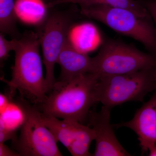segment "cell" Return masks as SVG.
Here are the masks:
<instances>
[{
  "label": "cell",
  "mask_w": 156,
  "mask_h": 156,
  "mask_svg": "<svg viewBox=\"0 0 156 156\" xmlns=\"http://www.w3.org/2000/svg\"><path fill=\"white\" fill-rule=\"evenodd\" d=\"M40 43L37 34L29 31L18 39L12 79L4 81L10 89V95L18 91L35 105L41 104L47 98L48 89L43 75L39 53Z\"/></svg>",
  "instance_id": "obj_2"
},
{
  "label": "cell",
  "mask_w": 156,
  "mask_h": 156,
  "mask_svg": "<svg viewBox=\"0 0 156 156\" xmlns=\"http://www.w3.org/2000/svg\"><path fill=\"white\" fill-rule=\"evenodd\" d=\"M95 138L93 128L82 124L76 138L67 150L73 156H92L89 153V147Z\"/></svg>",
  "instance_id": "obj_14"
},
{
  "label": "cell",
  "mask_w": 156,
  "mask_h": 156,
  "mask_svg": "<svg viewBox=\"0 0 156 156\" xmlns=\"http://www.w3.org/2000/svg\"><path fill=\"white\" fill-rule=\"evenodd\" d=\"M139 1L147 10L156 26V0Z\"/></svg>",
  "instance_id": "obj_17"
},
{
  "label": "cell",
  "mask_w": 156,
  "mask_h": 156,
  "mask_svg": "<svg viewBox=\"0 0 156 156\" xmlns=\"http://www.w3.org/2000/svg\"><path fill=\"white\" fill-rule=\"evenodd\" d=\"M9 102L8 98L6 97L5 95L1 94V111H3L4 109L7 107V104Z\"/></svg>",
  "instance_id": "obj_20"
},
{
  "label": "cell",
  "mask_w": 156,
  "mask_h": 156,
  "mask_svg": "<svg viewBox=\"0 0 156 156\" xmlns=\"http://www.w3.org/2000/svg\"><path fill=\"white\" fill-rule=\"evenodd\" d=\"M20 107L24 118L19 138L13 140L17 152L23 156H62L55 136L43 123L37 107L23 101Z\"/></svg>",
  "instance_id": "obj_6"
},
{
  "label": "cell",
  "mask_w": 156,
  "mask_h": 156,
  "mask_svg": "<svg viewBox=\"0 0 156 156\" xmlns=\"http://www.w3.org/2000/svg\"><path fill=\"white\" fill-rule=\"evenodd\" d=\"M66 3L78 5L80 8L96 5H105L129 9L141 17H151L145 7L138 0H68Z\"/></svg>",
  "instance_id": "obj_12"
},
{
  "label": "cell",
  "mask_w": 156,
  "mask_h": 156,
  "mask_svg": "<svg viewBox=\"0 0 156 156\" xmlns=\"http://www.w3.org/2000/svg\"><path fill=\"white\" fill-rule=\"evenodd\" d=\"M147 150L149 151V156H156V144L149 147Z\"/></svg>",
  "instance_id": "obj_21"
},
{
  "label": "cell",
  "mask_w": 156,
  "mask_h": 156,
  "mask_svg": "<svg viewBox=\"0 0 156 156\" xmlns=\"http://www.w3.org/2000/svg\"><path fill=\"white\" fill-rule=\"evenodd\" d=\"M111 109L103 105L99 112H89L87 120L95 134L96 144L92 156H130L115 135L110 124Z\"/></svg>",
  "instance_id": "obj_8"
},
{
  "label": "cell",
  "mask_w": 156,
  "mask_h": 156,
  "mask_svg": "<svg viewBox=\"0 0 156 156\" xmlns=\"http://www.w3.org/2000/svg\"><path fill=\"white\" fill-rule=\"evenodd\" d=\"M154 74L155 77L156 79V66L154 69Z\"/></svg>",
  "instance_id": "obj_22"
},
{
  "label": "cell",
  "mask_w": 156,
  "mask_h": 156,
  "mask_svg": "<svg viewBox=\"0 0 156 156\" xmlns=\"http://www.w3.org/2000/svg\"><path fill=\"white\" fill-rule=\"evenodd\" d=\"M72 11L53 10L41 23L38 29L37 34L43 51L48 93L52 91L56 82L54 67L69 37L73 20Z\"/></svg>",
  "instance_id": "obj_7"
},
{
  "label": "cell",
  "mask_w": 156,
  "mask_h": 156,
  "mask_svg": "<svg viewBox=\"0 0 156 156\" xmlns=\"http://www.w3.org/2000/svg\"><path fill=\"white\" fill-rule=\"evenodd\" d=\"M154 69L99 77L95 90L97 102L112 108L128 101H142L156 88Z\"/></svg>",
  "instance_id": "obj_4"
},
{
  "label": "cell",
  "mask_w": 156,
  "mask_h": 156,
  "mask_svg": "<svg viewBox=\"0 0 156 156\" xmlns=\"http://www.w3.org/2000/svg\"><path fill=\"white\" fill-rule=\"evenodd\" d=\"M98 77L87 73L65 82H56L45 100L36 105L46 115L82 123L87 120L90 109L97 103L95 87Z\"/></svg>",
  "instance_id": "obj_1"
},
{
  "label": "cell",
  "mask_w": 156,
  "mask_h": 156,
  "mask_svg": "<svg viewBox=\"0 0 156 156\" xmlns=\"http://www.w3.org/2000/svg\"><path fill=\"white\" fill-rule=\"evenodd\" d=\"M17 39H13L11 41H8L5 37V34L2 33H0V62L1 65L9 56V53L12 50H15L17 47Z\"/></svg>",
  "instance_id": "obj_15"
},
{
  "label": "cell",
  "mask_w": 156,
  "mask_h": 156,
  "mask_svg": "<svg viewBox=\"0 0 156 156\" xmlns=\"http://www.w3.org/2000/svg\"><path fill=\"white\" fill-rule=\"evenodd\" d=\"M92 58L78 50L69 37L58 56L57 63L61 68L59 80L65 82L73 78L91 73Z\"/></svg>",
  "instance_id": "obj_10"
},
{
  "label": "cell",
  "mask_w": 156,
  "mask_h": 156,
  "mask_svg": "<svg viewBox=\"0 0 156 156\" xmlns=\"http://www.w3.org/2000/svg\"><path fill=\"white\" fill-rule=\"evenodd\" d=\"M4 143H0V156H20L17 152L12 151Z\"/></svg>",
  "instance_id": "obj_18"
},
{
  "label": "cell",
  "mask_w": 156,
  "mask_h": 156,
  "mask_svg": "<svg viewBox=\"0 0 156 156\" xmlns=\"http://www.w3.org/2000/svg\"><path fill=\"white\" fill-rule=\"evenodd\" d=\"M41 117L43 123L52 132L57 142H61L68 149L76 138L83 124L73 120H59L42 113Z\"/></svg>",
  "instance_id": "obj_11"
},
{
  "label": "cell",
  "mask_w": 156,
  "mask_h": 156,
  "mask_svg": "<svg viewBox=\"0 0 156 156\" xmlns=\"http://www.w3.org/2000/svg\"><path fill=\"white\" fill-rule=\"evenodd\" d=\"M156 66V55L144 53L131 45L110 39L92 58L91 73L98 78L151 69Z\"/></svg>",
  "instance_id": "obj_5"
},
{
  "label": "cell",
  "mask_w": 156,
  "mask_h": 156,
  "mask_svg": "<svg viewBox=\"0 0 156 156\" xmlns=\"http://www.w3.org/2000/svg\"><path fill=\"white\" fill-rule=\"evenodd\" d=\"M112 126L133 130L143 150L147 151L149 147L156 144V93L137 110L131 121Z\"/></svg>",
  "instance_id": "obj_9"
},
{
  "label": "cell",
  "mask_w": 156,
  "mask_h": 156,
  "mask_svg": "<svg viewBox=\"0 0 156 156\" xmlns=\"http://www.w3.org/2000/svg\"><path fill=\"white\" fill-rule=\"evenodd\" d=\"M0 31L13 39L21 36L16 26V12L14 0H0Z\"/></svg>",
  "instance_id": "obj_13"
},
{
  "label": "cell",
  "mask_w": 156,
  "mask_h": 156,
  "mask_svg": "<svg viewBox=\"0 0 156 156\" xmlns=\"http://www.w3.org/2000/svg\"><path fill=\"white\" fill-rule=\"evenodd\" d=\"M139 1H141V0H139ZM142 1H152V0H142Z\"/></svg>",
  "instance_id": "obj_23"
},
{
  "label": "cell",
  "mask_w": 156,
  "mask_h": 156,
  "mask_svg": "<svg viewBox=\"0 0 156 156\" xmlns=\"http://www.w3.org/2000/svg\"><path fill=\"white\" fill-rule=\"evenodd\" d=\"M46 3L48 8H52L56 5L59 4H66L68 0H42Z\"/></svg>",
  "instance_id": "obj_19"
},
{
  "label": "cell",
  "mask_w": 156,
  "mask_h": 156,
  "mask_svg": "<svg viewBox=\"0 0 156 156\" xmlns=\"http://www.w3.org/2000/svg\"><path fill=\"white\" fill-rule=\"evenodd\" d=\"M15 139V130L7 127L4 121L1 119L0 124V143H5L9 140Z\"/></svg>",
  "instance_id": "obj_16"
},
{
  "label": "cell",
  "mask_w": 156,
  "mask_h": 156,
  "mask_svg": "<svg viewBox=\"0 0 156 156\" xmlns=\"http://www.w3.org/2000/svg\"><path fill=\"white\" fill-rule=\"evenodd\" d=\"M80 8L82 15L138 41L151 53L156 55V27L151 17H141L129 9L105 5Z\"/></svg>",
  "instance_id": "obj_3"
}]
</instances>
